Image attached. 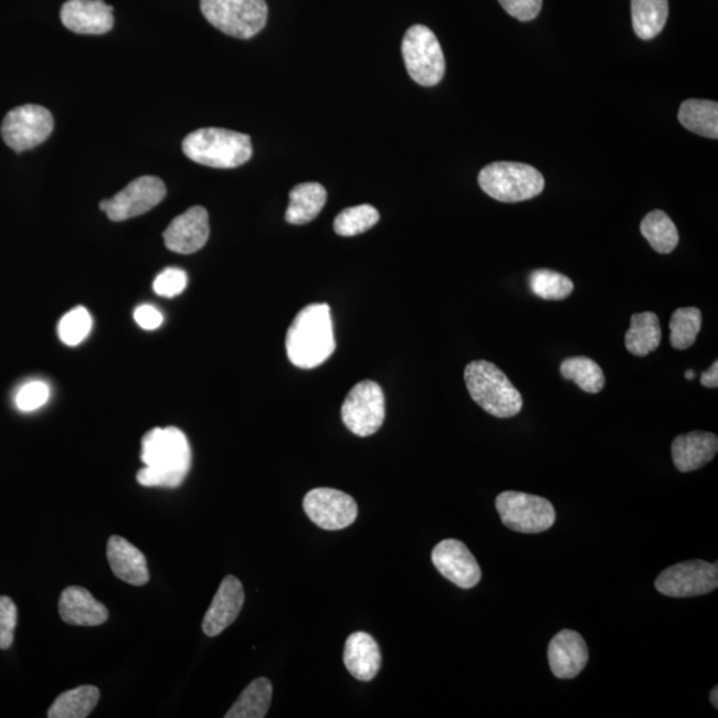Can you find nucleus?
Listing matches in <instances>:
<instances>
[{
  "label": "nucleus",
  "instance_id": "39",
  "mask_svg": "<svg viewBox=\"0 0 718 718\" xmlns=\"http://www.w3.org/2000/svg\"><path fill=\"white\" fill-rule=\"evenodd\" d=\"M134 317L137 325L144 330L159 329L162 323H165V317H162L161 312L152 305L139 306L135 310Z\"/></svg>",
  "mask_w": 718,
  "mask_h": 718
},
{
  "label": "nucleus",
  "instance_id": "36",
  "mask_svg": "<svg viewBox=\"0 0 718 718\" xmlns=\"http://www.w3.org/2000/svg\"><path fill=\"white\" fill-rule=\"evenodd\" d=\"M188 285V276L179 267H168L154 281V291L160 297L173 298L181 295Z\"/></svg>",
  "mask_w": 718,
  "mask_h": 718
},
{
  "label": "nucleus",
  "instance_id": "23",
  "mask_svg": "<svg viewBox=\"0 0 718 718\" xmlns=\"http://www.w3.org/2000/svg\"><path fill=\"white\" fill-rule=\"evenodd\" d=\"M289 207L286 209L285 219L293 225H304L315 220L321 213L328 193L318 182H304L296 186L289 193Z\"/></svg>",
  "mask_w": 718,
  "mask_h": 718
},
{
  "label": "nucleus",
  "instance_id": "7",
  "mask_svg": "<svg viewBox=\"0 0 718 718\" xmlns=\"http://www.w3.org/2000/svg\"><path fill=\"white\" fill-rule=\"evenodd\" d=\"M402 55L411 80L423 87H434L445 76L441 43L426 25H411L403 38Z\"/></svg>",
  "mask_w": 718,
  "mask_h": 718
},
{
  "label": "nucleus",
  "instance_id": "18",
  "mask_svg": "<svg viewBox=\"0 0 718 718\" xmlns=\"http://www.w3.org/2000/svg\"><path fill=\"white\" fill-rule=\"evenodd\" d=\"M547 655L553 676L564 680L582 674L590 657L582 635L571 630L560 631L553 636Z\"/></svg>",
  "mask_w": 718,
  "mask_h": 718
},
{
  "label": "nucleus",
  "instance_id": "17",
  "mask_svg": "<svg viewBox=\"0 0 718 718\" xmlns=\"http://www.w3.org/2000/svg\"><path fill=\"white\" fill-rule=\"evenodd\" d=\"M245 602L244 587L233 574L221 582L213 602L205 613L202 631L208 637L219 636L236 622Z\"/></svg>",
  "mask_w": 718,
  "mask_h": 718
},
{
  "label": "nucleus",
  "instance_id": "34",
  "mask_svg": "<svg viewBox=\"0 0 718 718\" xmlns=\"http://www.w3.org/2000/svg\"><path fill=\"white\" fill-rule=\"evenodd\" d=\"M93 317L83 306L72 309L59 323V338L67 346L81 345L93 330Z\"/></svg>",
  "mask_w": 718,
  "mask_h": 718
},
{
  "label": "nucleus",
  "instance_id": "11",
  "mask_svg": "<svg viewBox=\"0 0 718 718\" xmlns=\"http://www.w3.org/2000/svg\"><path fill=\"white\" fill-rule=\"evenodd\" d=\"M656 590L669 598L707 595L718 587V566L708 561L690 560L667 568L658 574Z\"/></svg>",
  "mask_w": 718,
  "mask_h": 718
},
{
  "label": "nucleus",
  "instance_id": "6",
  "mask_svg": "<svg viewBox=\"0 0 718 718\" xmlns=\"http://www.w3.org/2000/svg\"><path fill=\"white\" fill-rule=\"evenodd\" d=\"M202 15L213 28L237 39H251L267 21L266 0H200Z\"/></svg>",
  "mask_w": 718,
  "mask_h": 718
},
{
  "label": "nucleus",
  "instance_id": "14",
  "mask_svg": "<svg viewBox=\"0 0 718 718\" xmlns=\"http://www.w3.org/2000/svg\"><path fill=\"white\" fill-rule=\"evenodd\" d=\"M431 560L442 577L460 589H474L481 582L482 570L478 561L460 540H442L431 553Z\"/></svg>",
  "mask_w": 718,
  "mask_h": 718
},
{
  "label": "nucleus",
  "instance_id": "33",
  "mask_svg": "<svg viewBox=\"0 0 718 718\" xmlns=\"http://www.w3.org/2000/svg\"><path fill=\"white\" fill-rule=\"evenodd\" d=\"M378 221H380V213L373 205L346 208L335 220V231L342 237L358 236L371 230Z\"/></svg>",
  "mask_w": 718,
  "mask_h": 718
},
{
  "label": "nucleus",
  "instance_id": "27",
  "mask_svg": "<svg viewBox=\"0 0 718 718\" xmlns=\"http://www.w3.org/2000/svg\"><path fill=\"white\" fill-rule=\"evenodd\" d=\"M101 700L99 688L94 685H82L64 691L49 709L50 718H86Z\"/></svg>",
  "mask_w": 718,
  "mask_h": 718
},
{
  "label": "nucleus",
  "instance_id": "25",
  "mask_svg": "<svg viewBox=\"0 0 718 718\" xmlns=\"http://www.w3.org/2000/svg\"><path fill=\"white\" fill-rule=\"evenodd\" d=\"M632 24L643 41L656 38L668 21V0H632Z\"/></svg>",
  "mask_w": 718,
  "mask_h": 718
},
{
  "label": "nucleus",
  "instance_id": "42",
  "mask_svg": "<svg viewBox=\"0 0 718 718\" xmlns=\"http://www.w3.org/2000/svg\"><path fill=\"white\" fill-rule=\"evenodd\" d=\"M695 371L694 370H687V373H685V378H687L688 381L695 380Z\"/></svg>",
  "mask_w": 718,
  "mask_h": 718
},
{
  "label": "nucleus",
  "instance_id": "8",
  "mask_svg": "<svg viewBox=\"0 0 718 718\" xmlns=\"http://www.w3.org/2000/svg\"><path fill=\"white\" fill-rule=\"evenodd\" d=\"M495 506L503 525L515 532H545L557 520L552 503L538 495L505 492L498 495Z\"/></svg>",
  "mask_w": 718,
  "mask_h": 718
},
{
  "label": "nucleus",
  "instance_id": "1",
  "mask_svg": "<svg viewBox=\"0 0 718 718\" xmlns=\"http://www.w3.org/2000/svg\"><path fill=\"white\" fill-rule=\"evenodd\" d=\"M144 467L136 475L144 487L176 488L186 481L192 465L188 439L178 427H156L141 441Z\"/></svg>",
  "mask_w": 718,
  "mask_h": 718
},
{
  "label": "nucleus",
  "instance_id": "2",
  "mask_svg": "<svg viewBox=\"0 0 718 718\" xmlns=\"http://www.w3.org/2000/svg\"><path fill=\"white\" fill-rule=\"evenodd\" d=\"M286 355L299 369H315L336 350L328 304H312L293 319L285 339Z\"/></svg>",
  "mask_w": 718,
  "mask_h": 718
},
{
  "label": "nucleus",
  "instance_id": "31",
  "mask_svg": "<svg viewBox=\"0 0 718 718\" xmlns=\"http://www.w3.org/2000/svg\"><path fill=\"white\" fill-rule=\"evenodd\" d=\"M703 326L701 310L680 308L671 317V345L676 350H687L695 345Z\"/></svg>",
  "mask_w": 718,
  "mask_h": 718
},
{
  "label": "nucleus",
  "instance_id": "20",
  "mask_svg": "<svg viewBox=\"0 0 718 718\" xmlns=\"http://www.w3.org/2000/svg\"><path fill=\"white\" fill-rule=\"evenodd\" d=\"M59 613L64 623L77 626H97L107 622L109 613L106 605L83 587L71 585L59 599Z\"/></svg>",
  "mask_w": 718,
  "mask_h": 718
},
{
  "label": "nucleus",
  "instance_id": "28",
  "mask_svg": "<svg viewBox=\"0 0 718 718\" xmlns=\"http://www.w3.org/2000/svg\"><path fill=\"white\" fill-rule=\"evenodd\" d=\"M272 697V683L265 677L256 678L228 710L225 718H264L270 710Z\"/></svg>",
  "mask_w": 718,
  "mask_h": 718
},
{
  "label": "nucleus",
  "instance_id": "15",
  "mask_svg": "<svg viewBox=\"0 0 718 718\" xmlns=\"http://www.w3.org/2000/svg\"><path fill=\"white\" fill-rule=\"evenodd\" d=\"M209 233V214L204 207L198 205L173 219L162 237L169 251L192 254L205 246Z\"/></svg>",
  "mask_w": 718,
  "mask_h": 718
},
{
  "label": "nucleus",
  "instance_id": "4",
  "mask_svg": "<svg viewBox=\"0 0 718 718\" xmlns=\"http://www.w3.org/2000/svg\"><path fill=\"white\" fill-rule=\"evenodd\" d=\"M465 382L469 395L489 415L517 416L524 409V397L496 365L483 361L469 362L465 369Z\"/></svg>",
  "mask_w": 718,
  "mask_h": 718
},
{
  "label": "nucleus",
  "instance_id": "30",
  "mask_svg": "<svg viewBox=\"0 0 718 718\" xmlns=\"http://www.w3.org/2000/svg\"><path fill=\"white\" fill-rule=\"evenodd\" d=\"M560 374L568 381L577 383L589 394H599L605 387L602 368L589 357H571L560 365Z\"/></svg>",
  "mask_w": 718,
  "mask_h": 718
},
{
  "label": "nucleus",
  "instance_id": "38",
  "mask_svg": "<svg viewBox=\"0 0 718 718\" xmlns=\"http://www.w3.org/2000/svg\"><path fill=\"white\" fill-rule=\"evenodd\" d=\"M499 3L518 21L530 22L539 15L543 0H499Z\"/></svg>",
  "mask_w": 718,
  "mask_h": 718
},
{
  "label": "nucleus",
  "instance_id": "5",
  "mask_svg": "<svg viewBox=\"0 0 718 718\" xmlns=\"http://www.w3.org/2000/svg\"><path fill=\"white\" fill-rule=\"evenodd\" d=\"M479 186L489 198L500 202H520L537 198L546 181L537 168L521 162H493L482 169Z\"/></svg>",
  "mask_w": 718,
  "mask_h": 718
},
{
  "label": "nucleus",
  "instance_id": "22",
  "mask_svg": "<svg viewBox=\"0 0 718 718\" xmlns=\"http://www.w3.org/2000/svg\"><path fill=\"white\" fill-rule=\"evenodd\" d=\"M107 558L116 578L130 585L141 587L149 582L147 559L140 550L122 537H110Z\"/></svg>",
  "mask_w": 718,
  "mask_h": 718
},
{
  "label": "nucleus",
  "instance_id": "35",
  "mask_svg": "<svg viewBox=\"0 0 718 718\" xmlns=\"http://www.w3.org/2000/svg\"><path fill=\"white\" fill-rule=\"evenodd\" d=\"M51 390L47 383L42 381H32L25 383L24 387L18 391L15 397L17 408L23 413H30L41 409L43 404L50 400Z\"/></svg>",
  "mask_w": 718,
  "mask_h": 718
},
{
  "label": "nucleus",
  "instance_id": "40",
  "mask_svg": "<svg viewBox=\"0 0 718 718\" xmlns=\"http://www.w3.org/2000/svg\"><path fill=\"white\" fill-rule=\"evenodd\" d=\"M701 384L705 388L717 389L718 388V362L715 361L709 370L705 371L701 376Z\"/></svg>",
  "mask_w": 718,
  "mask_h": 718
},
{
  "label": "nucleus",
  "instance_id": "32",
  "mask_svg": "<svg viewBox=\"0 0 718 718\" xmlns=\"http://www.w3.org/2000/svg\"><path fill=\"white\" fill-rule=\"evenodd\" d=\"M528 284L535 296L547 302H561L570 297L574 287L571 278L550 270L534 271Z\"/></svg>",
  "mask_w": 718,
  "mask_h": 718
},
{
  "label": "nucleus",
  "instance_id": "12",
  "mask_svg": "<svg viewBox=\"0 0 718 718\" xmlns=\"http://www.w3.org/2000/svg\"><path fill=\"white\" fill-rule=\"evenodd\" d=\"M166 196L165 181L156 176H141L114 198L102 200L99 207L110 221H126L151 211Z\"/></svg>",
  "mask_w": 718,
  "mask_h": 718
},
{
  "label": "nucleus",
  "instance_id": "3",
  "mask_svg": "<svg viewBox=\"0 0 718 718\" xmlns=\"http://www.w3.org/2000/svg\"><path fill=\"white\" fill-rule=\"evenodd\" d=\"M188 159L200 166L231 169L244 166L253 155L251 137L224 128H201L182 141Z\"/></svg>",
  "mask_w": 718,
  "mask_h": 718
},
{
  "label": "nucleus",
  "instance_id": "16",
  "mask_svg": "<svg viewBox=\"0 0 718 718\" xmlns=\"http://www.w3.org/2000/svg\"><path fill=\"white\" fill-rule=\"evenodd\" d=\"M114 9L103 0H68L63 4L64 28L82 35H103L114 28Z\"/></svg>",
  "mask_w": 718,
  "mask_h": 718
},
{
  "label": "nucleus",
  "instance_id": "21",
  "mask_svg": "<svg viewBox=\"0 0 718 718\" xmlns=\"http://www.w3.org/2000/svg\"><path fill=\"white\" fill-rule=\"evenodd\" d=\"M346 669L359 682H371L382 665L380 645L367 632H355L346 640L344 651Z\"/></svg>",
  "mask_w": 718,
  "mask_h": 718
},
{
  "label": "nucleus",
  "instance_id": "10",
  "mask_svg": "<svg viewBox=\"0 0 718 718\" xmlns=\"http://www.w3.org/2000/svg\"><path fill=\"white\" fill-rule=\"evenodd\" d=\"M345 426L357 436H370L384 421L383 391L374 381H362L349 391L341 409Z\"/></svg>",
  "mask_w": 718,
  "mask_h": 718
},
{
  "label": "nucleus",
  "instance_id": "37",
  "mask_svg": "<svg viewBox=\"0 0 718 718\" xmlns=\"http://www.w3.org/2000/svg\"><path fill=\"white\" fill-rule=\"evenodd\" d=\"M18 609L9 596H0V650H9L14 643Z\"/></svg>",
  "mask_w": 718,
  "mask_h": 718
},
{
  "label": "nucleus",
  "instance_id": "41",
  "mask_svg": "<svg viewBox=\"0 0 718 718\" xmlns=\"http://www.w3.org/2000/svg\"><path fill=\"white\" fill-rule=\"evenodd\" d=\"M710 703L714 705V707L717 709L718 708V689L717 687L710 691Z\"/></svg>",
  "mask_w": 718,
  "mask_h": 718
},
{
  "label": "nucleus",
  "instance_id": "29",
  "mask_svg": "<svg viewBox=\"0 0 718 718\" xmlns=\"http://www.w3.org/2000/svg\"><path fill=\"white\" fill-rule=\"evenodd\" d=\"M640 232L657 253L669 254L678 245V231L669 215L661 209L646 214L640 225Z\"/></svg>",
  "mask_w": 718,
  "mask_h": 718
},
{
  "label": "nucleus",
  "instance_id": "26",
  "mask_svg": "<svg viewBox=\"0 0 718 718\" xmlns=\"http://www.w3.org/2000/svg\"><path fill=\"white\" fill-rule=\"evenodd\" d=\"M678 122L690 133L716 140L718 137V104L710 101H685L678 110Z\"/></svg>",
  "mask_w": 718,
  "mask_h": 718
},
{
  "label": "nucleus",
  "instance_id": "13",
  "mask_svg": "<svg viewBox=\"0 0 718 718\" xmlns=\"http://www.w3.org/2000/svg\"><path fill=\"white\" fill-rule=\"evenodd\" d=\"M308 518L326 531H339L355 524L358 506L349 494L339 489L319 487L310 489L304 498Z\"/></svg>",
  "mask_w": 718,
  "mask_h": 718
},
{
  "label": "nucleus",
  "instance_id": "24",
  "mask_svg": "<svg viewBox=\"0 0 718 718\" xmlns=\"http://www.w3.org/2000/svg\"><path fill=\"white\" fill-rule=\"evenodd\" d=\"M662 344V326L655 313H636L631 317V328L625 335V348L631 355L645 357Z\"/></svg>",
  "mask_w": 718,
  "mask_h": 718
},
{
  "label": "nucleus",
  "instance_id": "19",
  "mask_svg": "<svg viewBox=\"0 0 718 718\" xmlns=\"http://www.w3.org/2000/svg\"><path fill=\"white\" fill-rule=\"evenodd\" d=\"M718 452V439L707 431H691V433L676 436L672 443V460L680 473L696 472L715 460Z\"/></svg>",
  "mask_w": 718,
  "mask_h": 718
},
{
  "label": "nucleus",
  "instance_id": "9",
  "mask_svg": "<svg viewBox=\"0 0 718 718\" xmlns=\"http://www.w3.org/2000/svg\"><path fill=\"white\" fill-rule=\"evenodd\" d=\"M54 127V116L47 108L25 104L6 115L0 133L11 149L23 152L47 140Z\"/></svg>",
  "mask_w": 718,
  "mask_h": 718
}]
</instances>
